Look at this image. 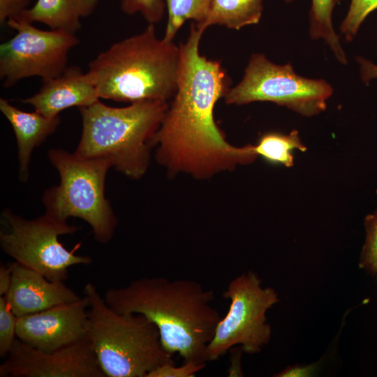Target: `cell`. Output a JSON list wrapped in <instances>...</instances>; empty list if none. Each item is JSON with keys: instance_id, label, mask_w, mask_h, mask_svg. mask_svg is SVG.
<instances>
[{"instance_id": "1", "label": "cell", "mask_w": 377, "mask_h": 377, "mask_svg": "<svg viewBox=\"0 0 377 377\" xmlns=\"http://www.w3.org/2000/svg\"><path fill=\"white\" fill-rule=\"evenodd\" d=\"M202 34L192 22L186 40L179 44L177 89L152 139L156 161L169 177L207 179L258 158L253 145H231L216 123L215 105L230 80L220 61L200 54Z\"/></svg>"}, {"instance_id": "2", "label": "cell", "mask_w": 377, "mask_h": 377, "mask_svg": "<svg viewBox=\"0 0 377 377\" xmlns=\"http://www.w3.org/2000/svg\"><path fill=\"white\" fill-rule=\"evenodd\" d=\"M103 298L119 313L145 316L158 328L161 344L183 362L206 363L205 353L221 319L212 306L213 290L191 279L142 277L108 288Z\"/></svg>"}, {"instance_id": "3", "label": "cell", "mask_w": 377, "mask_h": 377, "mask_svg": "<svg viewBox=\"0 0 377 377\" xmlns=\"http://www.w3.org/2000/svg\"><path fill=\"white\" fill-rule=\"evenodd\" d=\"M179 47L159 39L154 24L113 43L89 64L100 98L118 102L168 101L176 89Z\"/></svg>"}, {"instance_id": "4", "label": "cell", "mask_w": 377, "mask_h": 377, "mask_svg": "<svg viewBox=\"0 0 377 377\" xmlns=\"http://www.w3.org/2000/svg\"><path fill=\"white\" fill-rule=\"evenodd\" d=\"M168 105L152 101L116 108L99 100L80 108L82 134L74 153L86 158H108L127 177L142 178L149 166L152 139Z\"/></svg>"}, {"instance_id": "5", "label": "cell", "mask_w": 377, "mask_h": 377, "mask_svg": "<svg viewBox=\"0 0 377 377\" xmlns=\"http://www.w3.org/2000/svg\"><path fill=\"white\" fill-rule=\"evenodd\" d=\"M83 292L89 303L87 336L105 376L147 377L159 366L175 363L151 321L141 314L117 313L92 283Z\"/></svg>"}, {"instance_id": "6", "label": "cell", "mask_w": 377, "mask_h": 377, "mask_svg": "<svg viewBox=\"0 0 377 377\" xmlns=\"http://www.w3.org/2000/svg\"><path fill=\"white\" fill-rule=\"evenodd\" d=\"M47 156L58 171L60 183L43 195L45 214L63 221L69 217L81 219L91 226L97 242L108 243L118 223L105 196L111 161L105 158H82L54 148L49 150Z\"/></svg>"}, {"instance_id": "7", "label": "cell", "mask_w": 377, "mask_h": 377, "mask_svg": "<svg viewBox=\"0 0 377 377\" xmlns=\"http://www.w3.org/2000/svg\"><path fill=\"white\" fill-rule=\"evenodd\" d=\"M0 246L14 261L32 269L50 281H64L68 269L77 265H89L92 259L75 254L81 243L68 250L59 237L80 229L47 214L27 220L4 209L1 213Z\"/></svg>"}, {"instance_id": "8", "label": "cell", "mask_w": 377, "mask_h": 377, "mask_svg": "<svg viewBox=\"0 0 377 377\" xmlns=\"http://www.w3.org/2000/svg\"><path fill=\"white\" fill-rule=\"evenodd\" d=\"M333 89L324 80L309 79L295 73L290 64L278 65L263 54H253L242 80L224 96L228 105L268 101L305 117L326 109Z\"/></svg>"}, {"instance_id": "9", "label": "cell", "mask_w": 377, "mask_h": 377, "mask_svg": "<svg viewBox=\"0 0 377 377\" xmlns=\"http://www.w3.org/2000/svg\"><path fill=\"white\" fill-rule=\"evenodd\" d=\"M252 272L233 279L223 293L230 300L228 313L221 318L205 353V360L215 361L237 345L247 353H256L268 343L271 328L266 312L278 302L275 290L261 287Z\"/></svg>"}, {"instance_id": "10", "label": "cell", "mask_w": 377, "mask_h": 377, "mask_svg": "<svg viewBox=\"0 0 377 377\" xmlns=\"http://www.w3.org/2000/svg\"><path fill=\"white\" fill-rule=\"evenodd\" d=\"M6 24L16 34L0 45V77L4 87L30 77L42 80L61 74L67 68L68 55L79 39L75 34L42 30L21 18Z\"/></svg>"}, {"instance_id": "11", "label": "cell", "mask_w": 377, "mask_h": 377, "mask_svg": "<svg viewBox=\"0 0 377 377\" xmlns=\"http://www.w3.org/2000/svg\"><path fill=\"white\" fill-rule=\"evenodd\" d=\"M1 377H105L88 336L46 352L16 338L0 365Z\"/></svg>"}, {"instance_id": "12", "label": "cell", "mask_w": 377, "mask_h": 377, "mask_svg": "<svg viewBox=\"0 0 377 377\" xmlns=\"http://www.w3.org/2000/svg\"><path fill=\"white\" fill-rule=\"evenodd\" d=\"M89 300H80L17 317V338L38 350L51 352L87 337Z\"/></svg>"}, {"instance_id": "13", "label": "cell", "mask_w": 377, "mask_h": 377, "mask_svg": "<svg viewBox=\"0 0 377 377\" xmlns=\"http://www.w3.org/2000/svg\"><path fill=\"white\" fill-rule=\"evenodd\" d=\"M12 279L4 295L16 317H22L77 301L81 298L64 281H50L15 261L10 263Z\"/></svg>"}, {"instance_id": "14", "label": "cell", "mask_w": 377, "mask_h": 377, "mask_svg": "<svg viewBox=\"0 0 377 377\" xmlns=\"http://www.w3.org/2000/svg\"><path fill=\"white\" fill-rule=\"evenodd\" d=\"M42 81L37 93L21 101L47 117H56L68 108L87 107L100 100L89 74L78 66H67L59 75Z\"/></svg>"}, {"instance_id": "15", "label": "cell", "mask_w": 377, "mask_h": 377, "mask_svg": "<svg viewBox=\"0 0 377 377\" xmlns=\"http://www.w3.org/2000/svg\"><path fill=\"white\" fill-rule=\"evenodd\" d=\"M0 110L13 129L17 145L19 179L26 182L34 149L55 132L60 124V117H47L36 111H22L3 98H0Z\"/></svg>"}, {"instance_id": "16", "label": "cell", "mask_w": 377, "mask_h": 377, "mask_svg": "<svg viewBox=\"0 0 377 377\" xmlns=\"http://www.w3.org/2000/svg\"><path fill=\"white\" fill-rule=\"evenodd\" d=\"M99 0H37L21 17L31 23L40 22L52 30L75 34L80 20L91 15ZM17 18V17H16Z\"/></svg>"}, {"instance_id": "17", "label": "cell", "mask_w": 377, "mask_h": 377, "mask_svg": "<svg viewBox=\"0 0 377 377\" xmlns=\"http://www.w3.org/2000/svg\"><path fill=\"white\" fill-rule=\"evenodd\" d=\"M263 10V0H213L206 20L197 27L203 32L214 24L239 30L258 24Z\"/></svg>"}, {"instance_id": "18", "label": "cell", "mask_w": 377, "mask_h": 377, "mask_svg": "<svg viewBox=\"0 0 377 377\" xmlns=\"http://www.w3.org/2000/svg\"><path fill=\"white\" fill-rule=\"evenodd\" d=\"M253 145L258 156L262 157L267 163L286 168H291L294 165L295 150L302 152L307 150L297 130H293L288 134L277 131L264 133Z\"/></svg>"}, {"instance_id": "19", "label": "cell", "mask_w": 377, "mask_h": 377, "mask_svg": "<svg viewBox=\"0 0 377 377\" xmlns=\"http://www.w3.org/2000/svg\"><path fill=\"white\" fill-rule=\"evenodd\" d=\"M285 1L291 2L293 0ZM341 1L311 0V7L309 12V33L313 39H324L330 45L338 61L342 64H346L347 59L345 52L332 22L333 10Z\"/></svg>"}, {"instance_id": "20", "label": "cell", "mask_w": 377, "mask_h": 377, "mask_svg": "<svg viewBox=\"0 0 377 377\" xmlns=\"http://www.w3.org/2000/svg\"><path fill=\"white\" fill-rule=\"evenodd\" d=\"M213 0H166L168 22L163 39L173 38L186 20H191L197 27L206 20Z\"/></svg>"}, {"instance_id": "21", "label": "cell", "mask_w": 377, "mask_h": 377, "mask_svg": "<svg viewBox=\"0 0 377 377\" xmlns=\"http://www.w3.org/2000/svg\"><path fill=\"white\" fill-rule=\"evenodd\" d=\"M364 224L366 238L362 249L360 265L377 277V207L373 213L366 216Z\"/></svg>"}, {"instance_id": "22", "label": "cell", "mask_w": 377, "mask_h": 377, "mask_svg": "<svg viewBox=\"0 0 377 377\" xmlns=\"http://www.w3.org/2000/svg\"><path fill=\"white\" fill-rule=\"evenodd\" d=\"M377 9V0H351L340 29L348 41L353 39L365 18Z\"/></svg>"}, {"instance_id": "23", "label": "cell", "mask_w": 377, "mask_h": 377, "mask_svg": "<svg viewBox=\"0 0 377 377\" xmlns=\"http://www.w3.org/2000/svg\"><path fill=\"white\" fill-rule=\"evenodd\" d=\"M17 317L5 296H0V357L6 358L17 338Z\"/></svg>"}, {"instance_id": "24", "label": "cell", "mask_w": 377, "mask_h": 377, "mask_svg": "<svg viewBox=\"0 0 377 377\" xmlns=\"http://www.w3.org/2000/svg\"><path fill=\"white\" fill-rule=\"evenodd\" d=\"M121 10L127 15L140 13L149 24H156L164 15L166 3L163 0H121Z\"/></svg>"}, {"instance_id": "25", "label": "cell", "mask_w": 377, "mask_h": 377, "mask_svg": "<svg viewBox=\"0 0 377 377\" xmlns=\"http://www.w3.org/2000/svg\"><path fill=\"white\" fill-rule=\"evenodd\" d=\"M205 366L206 363L195 362H183L181 366H176L175 363H167L152 370L147 377H193Z\"/></svg>"}, {"instance_id": "26", "label": "cell", "mask_w": 377, "mask_h": 377, "mask_svg": "<svg viewBox=\"0 0 377 377\" xmlns=\"http://www.w3.org/2000/svg\"><path fill=\"white\" fill-rule=\"evenodd\" d=\"M31 0H0V23L3 25L10 18L20 17L29 8Z\"/></svg>"}, {"instance_id": "27", "label": "cell", "mask_w": 377, "mask_h": 377, "mask_svg": "<svg viewBox=\"0 0 377 377\" xmlns=\"http://www.w3.org/2000/svg\"><path fill=\"white\" fill-rule=\"evenodd\" d=\"M357 60L360 65V73L364 82L368 83L371 79L377 77V65L361 57H357Z\"/></svg>"}, {"instance_id": "28", "label": "cell", "mask_w": 377, "mask_h": 377, "mask_svg": "<svg viewBox=\"0 0 377 377\" xmlns=\"http://www.w3.org/2000/svg\"><path fill=\"white\" fill-rule=\"evenodd\" d=\"M12 279L10 263L1 264L0 267V296H4L9 290Z\"/></svg>"}, {"instance_id": "29", "label": "cell", "mask_w": 377, "mask_h": 377, "mask_svg": "<svg viewBox=\"0 0 377 377\" xmlns=\"http://www.w3.org/2000/svg\"><path fill=\"white\" fill-rule=\"evenodd\" d=\"M313 367H295L285 369L281 373L279 374L276 376L280 377H303L309 376L312 371Z\"/></svg>"}]
</instances>
